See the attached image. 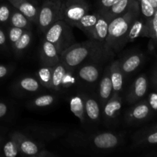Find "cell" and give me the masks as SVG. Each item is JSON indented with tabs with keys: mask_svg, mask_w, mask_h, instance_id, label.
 <instances>
[{
	"mask_svg": "<svg viewBox=\"0 0 157 157\" xmlns=\"http://www.w3.org/2000/svg\"><path fill=\"white\" fill-rule=\"evenodd\" d=\"M115 53L106 44L89 38L81 43H75L60 55L61 62L67 69L75 71L87 61L106 63L114 57Z\"/></svg>",
	"mask_w": 157,
	"mask_h": 157,
	"instance_id": "obj_1",
	"label": "cell"
},
{
	"mask_svg": "<svg viewBox=\"0 0 157 157\" xmlns=\"http://www.w3.org/2000/svg\"><path fill=\"white\" fill-rule=\"evenodd\" d=\"M67 142L75 148L89 149L95 151H111L121 145L124 136L112 131H102L94 134L75 132L69 134Z\"/></svg>",
	"mask_w": 157,
	"mask_h": 157,
	"instance_id": "obj_2",
	"label": "cell"
},
{
	"mask_svg": "<svg viewBox=\"0 0 157 157\" xmlns=\"http://www.w3.org/2000/svg\"><path fill=\"white\" fill-rule=\"evenodd\" d=\"M140 15L141 13L139 2L133 0L125 13L110 21L106 44L114 53H117L126 45V37L130 25Z\"/></svg>",
	"mask_w": 157,
	"mask_h": 157,
	"instance_id": "obj_3",
	"label": "cell"
},
{
	"mask_svg": "<svg viewBox=\"0 0 157 157\" xmlns=\"http://www.w3.org/2000/svg\"><path fill=\"white\" fill-rule=\"evenodd\" d=\"M72 29L73 27L64 21L58 20L43 33L44 38L52 42L61 55L64 50L76 43Z\"/></svg>",
	"mask_w": 157,
	"mask_h": 157,
	"instance_id": "obj_4",
	"label": "cell"
},
{
	"mask_svg": "<svg viewBox=\"0 0 157 157\" xmlns=\"http://www.w3.org/2000/svg\"><path fill=\"white\" fill-rule=\"evenodd\" d=\"M9 136L13 138L18 144L21 156L32 157H52L56 156L46 150L44 144L21 132H12Z\"/></svg>",
	"mask_w": 157,
	"mask_h": 157,
	"instance_id": "obj_5",
	"label": "cell"
},
{
	"mask_svg": "<svg viewBox=\"0 0 157 157\" xmlns=\"http://www.w3.org/2000/svg\"><path fill=\"white\" fill-rule=\"evenodd\" d=\"M61 2L59 0H44L38 9L36 25L44 33L52 24L61 20Z\"/></svg>",
	"mask_w": 157,
	"mask_h": 157,
	"instance_id": "obj_6",
	"label": "cell"
},
{
	"mask_svg": "<svg viewBox=\"0 0 157 157\" xmlns=\"http://www.w3.org/2000/svg\"><path fill=\"white\" fill-rule=\"evenodd\" d=\"M90 9L86 0H64L61 2V20L74 28L84 15L90 12Z\"/></svg>",
	"mask_w": 157,
	"mask_h": 157,
	"instance_id": "obj_7",
	"label": "cell"
},
{
	"mask_svg": "<svg viewBox=\"0 0 157 157\" xmlns=\"http://www.w3.org/2000/svg\"><path fill=\"white\" fill-rule=\"evenodd\" d=\"M104 62L87 61L81 64L75 70L78 81L87 84L94 85L99 82Z\"/></svg>",
	"mask_w": 157,
	"mask_h": 157,
	"instance_id": "obj_8",
	"label": "cell"
},
{
	"mask_svg": "<svg viewBox=\"0 0 157 157\" xmlns=\"http://www.w3.org/2000/svg\"><path fill=\"white\" fill-rule=\"evenodd\" d=\"M123 99L120 94H113L101 108V117L107 125H113L121 115Z\"/></svg>",
	"mask_w": 157,
	"mask_h": 157,
	"instance_id": "obj_9",
	"label": "cell"
},
{
	"mask_svg": "<svg viewBox=\"0 0 157 157\" xmlns=\"http://www.w3.org/2000/svg\"><path fill=\"white\" fill-rule=\"evenodd\" d=\"M148 88V80L145 75H141L130 86L126 96V101L129 104H136L145 96Z\"/></svg>",
	"mask_w": 157,
	"mask_h": 157,
	"instance_id": "obj_10",
	"label": "cell"
},
{
	"mask_svg": "<svg viewBox=\"0 0 157 157\" xmlns=\"http://www.w3.org/2000/svg\"><path fill=\"white\" fill-rule=\"evenodd\" d=\"M151 113V108L148 103L140 102L135 104L126 113L124 120L126 124H134L146 121Z\"/></svg>",
	"mask_w": 157,
	"mask_h": 157,
	"instance_id": "obj_11",
	"label": "cell"
},
{
	"mask_svg": "<svg viewBox=\"0 0 157 157\" xmlns=\"http://www.w3.org/2000/svg\"><path fill=\"white\" fill-rule=\"evenodd\" d=\"M39 56L42 65L54 67L61 61L60 55L55 46L44 38L40 47Z\"/></svg>",
	"mask_w": 157,
	"mask_h": 157,
	"instance_id": "obj_12",
	"label": "cell"
},
{
	"mask_svg": "<svg viewBox=\"0 0 157 157\" xmlns=\"http://www.w3.org/2000/svg\"><path fill=\"white\" fill-rule=\"evenodd\" d=\"M140 37L150 38V32H149L147 20L140 15L133 20V21L130 25V27L126 37L125 44H127V43L132 42L135 41L136 38H140Z\"/></svg>",
	"mask_w": 157,
	"mask_h": 157,
	"instance_id": "obj_13",
	"label": "cell"
},
{
	"mask_svg": "<svg viewBox=\"0 0 157 157\" xmlns=\"http://www.w3.org/2000/svg\"><path fill=\"white\" fill-rule=\"evenodd\" d=\"M84 97L86 121L98 124L101 119V106L99 101L92 95L84 94Z\"/></svg>",
	"mask_w": 157,
	"mask_h": 157,
	"instance_id": "obj_14",
	"label": "cell"
},
{
	"mask_svg": "<svg viewBox=\"0 0 157 157\" xmlns=\"http://www.w3.org/2000/svg\"><path fill=\"white\" fill-rule=\"evenodd\" d=\"M98 84H99V86H98V99L102 108L103 106L111 98L113 94V86H112V82L110 80L109 65L107 66L104 69V73L100 78Z\"/></svg>",
	"mask_w": 157,
	"mask_h": 157,
	"instance_id": "obj_15",
	"label": "cell"
},
{
	"mask_svg": "<svg viewBox=\"0 0 157 157\" xmlns=\"http://www.w3.org/2000/svg\"><path fill=\"white\" fill-rule=\"evenodd\" d=\"M9 2L25 15L32 23L36 24L39 8L29 0H8Z\"/></svg>",
	"mask_w": 157,
	"mask_h": 157,
	"instance_id": "obj_16",
	"label": "cell"
},
{
	"mask_svg": "<svg viewBox=\"0 0 157 157\" xmlns=\"http://www.w3.org/2000/svg\"><path fill=\"white\" fill-rule=\"evenodd\" d=\"M42 86L36 78L26 76L20 78L14 84V90L21 94H34L40 91Z\"/></svg>",
	"mask_w": 157,
	"mask_h": 157,
	"instance_id": "obj_17",
	"label": "cell"
},
{
	"mask_svg": "<svg viewBox=\"0 0 157 157\" xmlns=\"http://www.w3.org/2000/svg\"><path fill=\"white\" fill-rule=\"evenodd\" d=\"M110 80L113 86V94H120L123 90L124 84V75L119 60H114L109 64Z\"/></svg>",
	"mask_w": 157,
	"mask_h": 157,
	"instance_id": "obj_18",
	"label": "cell"
},
{
	"mask_svg": "<svg viewBox=\"0 0 157 157\" xmlns=\"http://www.w3.org/2000/svg\"><path fill=\"white\" fill-rule=\"evenodd\" d=\"M144 59V57L143 54L140 52H137V53L135 52V53L126 55L122 59L119 60L120 65L124 75L127 76L134 72L141 65Z\"/></svg>",
	"mask_w": 157,
	"mask_h": 157,
	"instance_id": "obj_19",
	"label": "cell"
},
{
	"mask_svg": "<svg viewBox=\"0 0 157 157\" xmlns=\"http://www.w3.org/2000/svg\"><path fill=\"white\" fill-rule=\"evenodd\" d=\"M99 15V12L98 10L93 13L88 12L75 25L74 28H78L81 29L84 33L87 35L89 38H91L93 29L98 21Z\"/></svg>",
	"mask_w": 157,
	"mask_h": 157,
	"instance_id": "obj_20",
	"label": "cell"
},
{
	"mask_svg": "<svg viewBox=\"0 0 157 157\" xmlns=\"http://www.w3.org/2000/svg\"><path fill=\"white\" fill-rule=\"evenodd\" d=\"M99 14L98 21L93 29L91 39L97 40L103 44H106L107 35H108V27L110 21L102 13L99 12Z\"/></svg>",
	"mask_w": 157,
	"mask_h": 157,
	"instance_id": "obj_21",
	"label": "cell"
},
{
	"mask_svg": "<svg viewBox=\"0 0 157 157\" xmlns=\"http://www.w3.org/2000/svg\"><path fill=\"white\" fill-rule=\"evenodd\" d=\"M133 0H119L115 5H113L110 9L105 11H98L102 13L109 21L113 20V18L123 15L130 8Z\"/></svg>",
	"mask_w": 157,
	"mask_h": 157,
	"instance_id": "obj_22",
	"label": "cell"
},
{
	"mask_svg": "<svg viewBox=\"0 0 157 157\" xmlns=\"http://www.w3.org/2000/svg\"><path fill=\"white\" fill-rule=\"evenodd\" d=\"M71 111L75 117L81 121V123L86 122L85 110H84V94H78L72 97L70 100Z\"/></svg>",
	"mask_w": 157,
	"mask_h": 157,
	"instance_id": "obj_23",
	"label": "cell"
},
{
	"mask_svg": "<svg viewBox=\"0 0 157 157\" xmlns=\"http://www.w3.org/2000/svg\"><path fill=\"white\" fill-rule=\"evenodd\" d=\"M33 134L41 140H51L61 136L65 133V130L61 128H43L34 127L31 129Z\"/></svg>",
	"mask_w": 157,
	"mask_h": 157,
	"instance_id": "obj_24",
	"label": "cell"
},
{
	"mask_svg": "<svg viewBox=\"0 0 157 157\" xmlns=\"http://www.w3.org/2000/svg\"><path fill=\"white\" fill-rule=\"evenodd\" d=\"M32 41V32L31 29H27L25 31L23 35H21V38L15 43L12 47V51L15 56L18 57L23 55L26 49L29 48Z\"/></svg>",
	"mask_w": 157,
	"mask_h": 157,
	"instance_id": "obj_25",
	"label": "cell"
},
{
	"mask_svg": "<svg viewBox=\"0 0 157 157\" xmlns=\"http://www.w3.org/2000/svg\"><path fill=\"white\" fill-rule=\"evenodd\" d=\"M9 25L14 26V27L20 28L25 30L31 29L32 22L29 21V18L23 15L21 12L14 8L12 6V13H11L10 19H9Z\"/></svg>",
	"mask_w": 157,
	"mask_h": 157,
	"instance_id": "obj_26",
	"label": "cell"
},
{
	"mask_svg": "<svg viewBox=\"0 0 157 157\" xmlns=\"http://www.w3.org/2000/svg\"><path fill=\"white\" fill-rule=\"evenodd\" d=\"M53 67L42 65L37 71L36 78L41 85L45 88L52 90V79Z\"/></svg>",
	"mask_w": 157,
	"mask_h": 157,
	"instance_id": "obj_27",
	"label": "cell"
},
{
	"mask_svg": "<svg viewBox=\"0 0 157 157\" xmlns=\"http://www.w3.org/2000/svg\"><path fill=\"white\" fill-rule=\"evenodd\" d=\"M67 71V67L60 61L53 67L52 79V90L55 91L61 90V81L63 76Z\"/></svg>",
	"mask_w": 157,
	"mask_h": 157,
	"instance_id": "obj_28",
	"label": "cell"
},
{
	"mask_svg": "<svg viewBox=\"0 0 157 157\" xmlns=\"http://www.w3.org/2000/svg\"><path fill=\"white\" fill-rule=\"evenodd\" d=\"M56 101V97L53 94H43L36 97L28 104L30 108H44L50 107Z\"/></svg>",
	"mask_w": 157,
	"mask_h": 157,
	"instance_id": "obj_29",
	"label": "cell"
},
{
	"mask_svg": "<svg viewBox=\"0 0 157 157\" xmlns=\"http://www.w3.org/2000/svg\"><path fill=\"white\" fill-rule=\"evenodd\" d=\"M2 155L6 157H16L21 155L19 147H18V144L16 141L9 136V139L7 141L4 142L3 141L1 147Z\"/></svg>",
	"mask_w": 157,
	"mask_h": 157,
	"instance_id": "obj_30",
	"label": "cell"
},
{
	"mask_svg": "<svg viewBox=\"0 0 157 157\" xmlns=\"http://www.w3.org/2000/svg\"><path fill=\"white\" fill-rule=\"evenodd\" d=\"M136 145L143 144H157V130L153 131H146L144 134H140L138 137L135 139Z\"/></svg>",
	"mask_w": 157,
	"mask_h": 157,
	"instance_id": "obj_31",
	"label": "cell"
},
{
	"mask_svg": "<svg viewBox=\"0 0 157 157\" xmlns=\"http://www.w3.org/2000/svg\"><path fill=\"white\" fill-rule=\"evenodd\" d=\"M137 1L139 2L140 13L143 15V17L147 20V21H150L153 18L156 9L148 0H137Z\"/></svg>",
	"mask_w": 157,
	"mask_h": 157,
	"instance_id": "obj_32",
	"label": "cell"
},
{
	"mask_svg": "<svg viewBox=\"0 0 157 157\" xmlns=\"http://www.w3.org/2000/svg\"><path fill=\"white\" fill-rule=\"evenodd\" d=\"M25 29H20V28L14 27V26L9 25L7 31H6V35H7L8 41L11 46L13 45L18 39L21 37L23 33L25 32Z\"/></svg>",
	"mask_w": 157,
	"mask_h": 157,
	"instance_id": "obj_33",
	"label": "cell"
},
{
	"mask_svg": "<svg viewBox=\"0 0 157 157\" xmlns=\"http://www.w3.org/2000/svg\"><path fill=\"white\" fill-rule=\"evenodd\" d=\"M78 81L77 75L75 71L67 69L63 76L62 81H61V90L67 89L71 87V86L75 85Z\"/></svg>",
	"mask_w": 157,
	"mask_h": 157,
	"instance_id": "obj_34",
	"label": "cell"
},
{
	"mask_svg": "<svg viewBox=\"0 0 157 157\" xmlns=\"http://www.w3.org/2000/svg\"><path fill=\"white\" fill-rule=\"evenodd\" d=\"M12 6L6 3L0 4V25H7L9 23Z\"/></svg>",
	"mask_w": 157,
	"mask_h": 157,
	"instance_id": "obj_35",
	"label": "cell"
},
{
	"mask_svg": "<svg viewBox=\"0 0 157 157\" xmlns=\"http://www.w3.org/2000/svg\"><path fill=\"white\" fill-rule=\"evenodd\" d=\"M149 28V32H150V38H154V32L155 30L157 29V8L155 10V13L153 15V18L147 21Z\"/></svg>",
	"mask_w": 157,
	"mask_h": 157,
	"instance_id": "obj_36",
	"label": "cell"
},
{
	"mask_svg": "<svg viewBox=\"0 0 157 157\" xmlns=\"http://www.w3.org/2000/svg\"><path fill=\"white\" fill-rule=\"evenodd\" d=\"M119 0H99L98 2V10L105 11L116 4Z\"/></svg>",
	"mask_w": 157,
	"mask_h": 157,
	"instance_id": "obj_37",
	"label": "cell"
},
{
	"mask_svg": "<svg viewBox=\"0 0 157 157\" xmlns=\"http://www.w3.org/2000/svg\"><path fill=\"white\" fill-rule=\"evenodd\" d=\"M12 67L7 64H0V80L7 77L12 72Z\"/></svg>",
	"mask_w": 157,
	"mask_h": 157,
	"instance_id": "obj_38",
	"label": "cell"
},
{
	"mask_svg": "<svg viewBox=\"0 0 157 157\" xmlns=\"http://www.w3.org/2000/svg\"><path fill=\"white\" fill-rule=\"evenodd\" d=\"M148 104L151 110H157V93H152L149 96Z\"/></svg>",
	"mask_w": 157,
	"mask_h": 157,
	"instance_id": "obj_39",
	"label": "cell"
},
{
	"mask_svg": "<svg viewBox=\"0 0 157 157\" xmlns=\"http://www.w3.org/2000/svg\"><path fill=\"white\" fill-rule=\"evenodd\" d=\"M8 38L6 32L0 27V48L6 49L8 44Z\"/></svg>",
	"mask_w": 157,
	"mask_h": 157,
	"instance_id": "obj_40",
	"label": "cell"
},
{
	"mask_svg": "<svg viewBox=\"0 0 157 157\" xmlns=\"http://www.w3.org/2000/svg\"><path fill=\"white\" fill-rule=\"evenodd\" d=\"M8 112H9V106L6 103L0 101V118L6 117Z\"/></svg>",
	"mask_w": 157,
	"mask_h": 157,
	"instance_id": "obj_41",
	"label": "cell"
},
{
	"mask_svg": "<svg viewBox=\"0 0 157 157\" xmlns=\"http://www.w3.org/2000/svg\"><path fill=\"white\" fill-rule=\"evenodd\" d=\"M153 82L155 85L157 86V71L154 73V75H153Z\"/></svg>",
	"mask_w": 157,
	"mask_h": 157,
	"instance_id": "obj_42",
	"label": "cell"
},
{
	"mask_svg": "<svg viewBox=\"0 0 157 157\" xmlns=\"http://www.w3.org/2000/svg\"><path fill=\"white\" fill-rule=\"evenodd\" d=\"M153 130H157V124H156V125H155V126H153V127H151V128H150V130H146V131H153Z\"/></svg>",
	"mask_w": 157,
	"mask_h": 157,
	"instance_id": "obj_43",
	"label": "cell"
},
{
	"mask_svg": "<svg viewBox=\"0 0 157 157\" xmlns=\"http://www.w3.org/2000/svg\"><path fill=\"white\" fill-rule=\"evenodd\" d=\"M153 40H155V41H156L157 43V29L155 30V32H154V38H153Z\"/></svg>",
	"mask_w": 157,
	"mask_h": 157,
	"instance_id": "obj_44",
	"label": "cell"
},
{
	"mask_svg": "<svg viewBox=\"0 0 157 157\" xmlns=\"http://www.w3.org/2000/svg\"><path fill=\"white\" fill-rule=\"evenodd\" d=\"M3 141H4V139H3V138L1 136H0V147H1L2 144V143H3Z\"/></svg>",
	"mask_w": 157,
	"mask_h": 157,
	"instance_id": "obj_45",
	"label": "cell"
},
{
	"mask_svg": "<svg viewBox=\"0 0 157 157\" xmlns=\"http://www.w3.org/2000/svg\"><path fill=\"white\" fill-rule=\"evenodd\" d=\"M59 1H61V2H62V1H64V0H59Z\"/></svg>",
	"mask_w": 157,
	"mask_h": 157,
	"instance_id": "obj_46",
	"label": "cell"
},
{
	"mask_svg": "<svg viewBox=\"0 0 157 157\" xmlns=\"http://www.w3.org/2000/svg\"><path fill=\"white\" fill-rule=\"evenodd\" d=\"M156 1H157V0H156Z\"/></svg>",
	"mask_w": 157,
	"mask_h": 157,
	"instance_id": "obj_47",
	"label": "cell"
}]
</instances>
